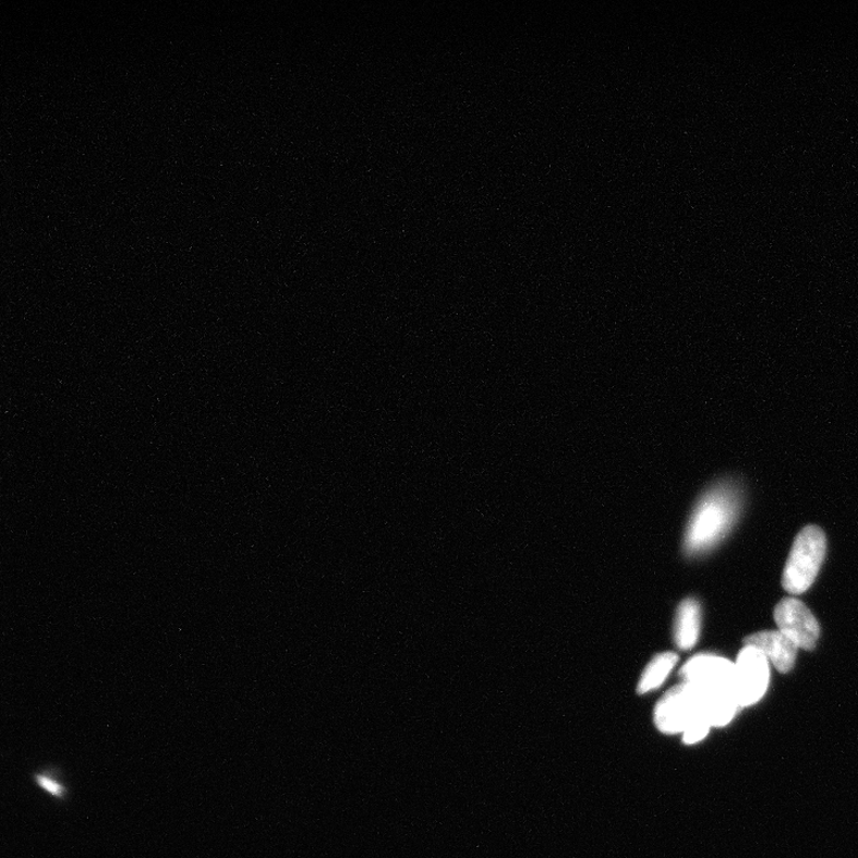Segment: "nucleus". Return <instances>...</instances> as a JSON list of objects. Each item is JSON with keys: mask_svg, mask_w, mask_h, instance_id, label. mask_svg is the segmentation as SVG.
<instances>
[{"mask_svg": "<svg viewBox=\"0 0 858 858\" xmlns=\"http://www.w3.org/2000/svg\"><path fill=\"white\" fill-rule=\"evenodd\" d=\"M742 501V486L735 479H724L710 486L699 498L688 522L686 554L697 557L718 545L734 528Z\"/></svg>", "mask_w": 858, "mask_h": 858, "instance_id": "obj_1", "label": "nucleus"}, {"mask_svg": "<svg viewBox=\"0 0 858 858\" xmlns=\"http://www.w3.org/2000/svg\"><path fill=\"white\" fill-rule=\"evenodd\" d=\"M824 531L809 524L797 535L783 575V587L791 595H800L813 585L826 556Z\"/></svg>", "mask_w": 858, "mask_h": 858, "instance_id": "obj_2", "label": "nucleus"}, {"mask_svg": "<svg viewBox=\"0 0 858 858\" xmlns=\"http://www.w3.org/2000/svg\"><path fill=\"white\" fill-rule=\"evenodd\" d=\"M653 720L661 733L685 734L700 724L711 725L709 704L702 691L688 682L673 687L658 701Z\"/></svg>", "mask_w": 858, "mask_h": 858, "instance_id": "obj_3", "label": "nucleus"}, {"mask_svg": "<svg viewBox=\"0 0 858 858\" xmlns=\"http://www.w3.org/2000/svg\"><path fill=\"white\" fill-rule=\"evenodd\" d=\"M680 676L684 682L696 686L709 698L737 700L735 663L724 657L701 653L684 665Z\"/></svg>", "mask_w": 858, "mask_h": 858, "instance_id": "obj_4", "label": "nucleus"}, {"mask_svg": "<svg viewBox=\"0 0 858 858\" xmlns=\"http://www.w3.org/2000/svg\"><path fill=\"white\" fill-rule=\"evenodd\" d=\"M736 697L739 708L758 703L766 693L771 681L770 660L751 645H745L735 663Z\"/></svg>", "mask_w": 858, "mask_h": 858, "instance_id": "obj_5", "label": "nucleus"}, {"mask_svg": "<svg viewBox=\"0 0 858 858\" xmlns=\"http://www.w3.org/2000/svg\"><path fill=\"white\" fill-rule=\"evenodd\" d=\"M778 631L797 644L799 649L813 651L821 638V625L811 609L797 599L785 597L774 609Z\"/></svg>", "mask_w": 858, "mask_h": 858, "instance_id": "obj_6", "label": "nucleus"}, {"mask_svg": "<svg viewBox=\"0 0 858 858\" xmlns=\"http://www.w3.org/2000/svg\"><path fill=\"white\" fill-rule=\"evenodd\" d=\"M742 644L760 649L780 674H788L796 665L799 648L780 631H762L742 639Z\"/></svg>", "mask_w": 858, "mask_h": 858, "instance_id": "obj_7", "label": "nucleus"}, {"mask_svg": "<svg viewBox=\"0 0 858 858\" xmlns=\"http://www.w3.org/2000/svg\"><path fill=\"white\" fill-rule=\"evenodd\" d=\"M701 631V606L696 599H687L678 607L675 624V643L678 649H693Z\"/></svg>", "mask_w": 858, "mask_h": 858, "instance_id": "obj_8", "label": "nucleus"}, {"mask_svg": "<svg viewBox=\"0 0 858 858\" xmlns=\"http://www.w3.org/2000/svg\"><path fill=\"white\" fill-rule=\"evenodd\" d=\"M678 656L674 652H664L653 658L645 668L638 685V693L646 694L658 689L676 667Z\"/></svg>", "mask_w": 858, "mask_h": 858, "instance_id": "obj_9", "label": "nucleus"}, {"mask_svg": "<svg viewBox=\"0 0 858 858\" xmlns=\"http://www.w3.org/2000/svg\"><path fill=\"white\" fill-rule=\"evenodd\" d=\"M33 780L35 786L48 794L50 798L58 801L68 800L70 788L60 768L55 765L45 766L44 770L34 773Z\"/></svg>", "mask_w": 858, "mask_h": 858, "instance_id": "obj_10", "label": "nucleus"}]
</instances>
